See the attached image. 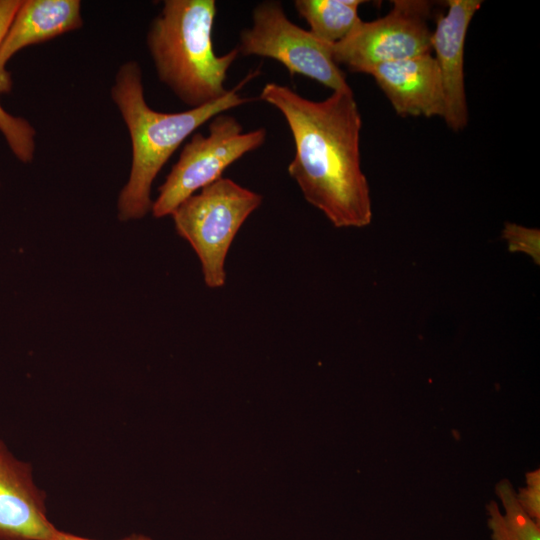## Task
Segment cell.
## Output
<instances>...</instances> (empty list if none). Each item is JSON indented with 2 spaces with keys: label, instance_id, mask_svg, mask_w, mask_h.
Instances as JSON below:
<instances>
[{
  "label": "cell",
  "instance_id": "obj_1",
  "mask_svg": "<svg viewBox=\"0 0 540 540\" xmlns=\"http://www.w3.org/2000/svg\"><path fill=\"white\" fill-rule=\"evenodd\" d=\"M260 99L288 123L295 146L288 173L306 201L337 228L369 225L371 199L360 158L362 119L352 89L314 101L270 82Z\"/></svg>",
  "mask_w": 540,
  "mask_h": 540
},
{
  "label": "cell",
  "instance_id": "obj_2",
  "mask_svg": "<svg viewBox=\"0 0 540 540\" xmlns=\"http://www.w3.org/2000/svg\"><path fill=\"white\" fill-rule=\"evenodd\" d=\"M258 74L259 70L250 72L217 101L183 112L165 113L147 104L139 64L130 60L119 67L110 94L127 127L132 151L129 178L117 201L119 220L141 219L151 211L153 181L172 154L216 115L252 101L239 92Z\"/></svg>",
  "mask_w": 540,
  "mask_h": 540
},
{
  "label": "cell",
  "instance_id": "obj_3",
  "mask_svg": "<svg viewBox=\"0 0 540 540\" xmlns=\"http://www.w3.org/2000/svg\"><path fill=\"white\" fill-rule=\"evenodd\" d=\"M214 0H166L151 22L146 45L159 80L190 109L222 98L237 48L216 55Z\"/></svg>",
  "mask_w": 540,
  "mask_h": 540
},
{
  "label": "cell",
  "instance_id": "obj_4",
  "mask_svg": "<svg viewBox=\"0 0 540 540\" xmlns=\"http://www.w3.org/2000/svg\"><path fill=\"white\" fill-rule=\"evenodd\" d=\"M262 199V195L221 177L187 198L171 214L176 232L196 252L208 287L224 286L228 250Z\"/></svg>",
  "mask_w": 540,
  "mask_h": 540
},
{
  "label": "cell",
  "instance_id": "obj_5",
  "mask_svg": "<svg viewBox=\"0 0 540 540\" xmlns=\"http://www.w3.org/2000/svg\"><path fill=\"white\" fill-rule=\"evenodd\" d=\"M209 133H194L171 168L151 212L156 218L171 215L187 198L221 178L224 170L266 140V130L244 132L231 115L220 113L210 120Z\"/></svg>",
  "mask_w": 540,
  "mask_h": 540
},
{
  "label": "cell",
  "instance_id": "obj_6",
  "mask_svg": "<svg viewBox=\"0 0 540 540\" xmlns=\"http://www.w3.org/2000/svg\"><path fill=\"white\" fill-rule=\"evenodd\" d=\"M237 50L274 59L291 75L306 76L333 92L351 89L333 59L331 45L291 22L278 1H264L254 8L252 25L241 32Z\"/></svg>",
  "mask_w": 540,
  "mask_h": 540
},
{
  "label": "cell",
  "instance_id": "obj_7",
  "mask_svg": "<svg viewBox=\"0 0 540 540\" xmlns=\"http://www.w3.org/2000/svg\"><path fill=\"white\" fill-rule=\"evenodd\" d=\"M432 7L426 0H393L385 16L361 20L342 41L331 45L334 61L367 74L378 65L431 52Z\"/></svg>",
  "mask_w": 540,
  "mask_h": 540
},
{
  "label": "cell",
  "instance_id": "obj_8",
  "mask_svg": "<svg viewBox=\"0 0 540 540\" xmlns=\"http://www.w3.org/2000/svg\"><path fill=\"white\" fill-rule=\"evenodd\" d=\"M56 529L31 464L17 459L0 438V540H50Z\"/></svg>",
  "mask_w": 540,
  "mask_h": 540
},
{
  "label": "cell",
  "instance_id": "obj_9",
  "mask_svg": "<svg viewBox=\"0 0 540 540\" xmlns=\"http://www.w3.org/2000/svg\"><path fill=\"white\" fill-rule=\"evenodd\" d=\"M482 5L480 0H448L446 13L436 20L431 35L441 77L445 112L443 119L454 132L468 123L464 80V48L468 27Z\"/></svg>",
  "mask_w": 540,
  "mask_h": 540
},
{
  "label": "cell",
  "instance_id": "obj_10",
  "mask_svg": "<svg viewBox=\"0 0 540 540\" xmlns=\"http://www.w3.org/2000/svg\"><path fill=\"white\" fill-rule=\"evenodd\" d=\"M367 74L399 116L444 117L441 77L431 52L378 65Z\"/></svg>",
  "mask_w": 540,
  "mask_h": 540
},
{
  "label": "cell",
  "instance_id": "obj_11",
  "mask_svg": "<svg viewBox=\"0 0 540 540\" xmlns=\"http://www.w3.org/2000/svg\"><path fill=\"white\" fill-rule=\"evenodd\" d=\"M82 26L79 0H21L0 43V94L12 90V78L6 66L18 51Z\"/></svg>",
  "mask_w": 540,
  "mask_h": 540
},
{
  "label": "cell",
  "instance_id": "obj_12",
  "mask_svg": "<svg viewBox=\"0 0 540 540\" xmlns=\"http://www.w3.org/2000/svg\"><path fill=\"white\" fill-rule=\"evenodd\" d=\"M361 0H296L294 7L310 32L329 45L342 41L361 21Z\"/></svg>",
  "mask_w": 540,
  "mask_h": 540
},
{
  "label": "cell",
  "instance_id": "obj_13",
  "mask_svg": "<svg viewBox=\"0 0 540 540\" xmlns=\"http://www.w3.org/2000/svg\"><path fill=\"white\" fill-rule=\"evenodd\" d=\"M495 492L505 509L503 515L495 501L486 505L487 525L492 540H540V523L533 520L520 506L516 492L508 479L495 486Z\"/></svg>",
  "mask_w": 540,
  "mask_h": 540
},
{
  "label": "cell",
  "instance_id": "obj_14",
  "mask_svg": "<svg viewBox=\"0 0 540 540\" xmlns=\"http://www.w3.org/2000/svg\"><path fill=\"white\" fill-rule=\"evenodd\" d=\"M21 0H0V43L18 9ZM0 132L13 154L23 163H30L35 154L33 126L24 118L8 113L0 104Z\"/></svg>",
  "mask_w": 540,
  "mask_h": 540
},
{
  "label": "cell",
  "instance_id": "obj_15",
  "mask_svg": "<svg viewBox=\"0 0 540 540\" xmlns=\"http://www.w3.org/2000/svg\"><path fill=\"white\" fill-rule=\"evenodd\" d=\"M503 238L508 243L510 252L528 254L535 263L540 262V231L514 223H505Z\"/></svg>",
  "mask_w": 540,
  "mask_h": 540
},
{
  "label": "cell",
  "instance_id": "obj_16",
  "mask_svg": "<svg viewBox=\"0 0 540 540\" xmlns=\"http://www.w3.org/2000/svg\"><path fill=\"white\" fill-rule=\"evenodd\" d=\"M525 477L526 486L519 488L516 498L523 510L540 523V470L529 471Z\"/></svg>",
  "mask_w": 540,
  "mask_h": 540
},
{
  "label": "cell",
  "instance_id": "obj_17",
  "mask_svg": "<svg viewBox=\"0 0 540 540\" xmlns=\"http://www.w3.org/2000/svg\"><path fill=\"white\" fill-rule=\"evenodd\" d=\"M50 540H96L87 537H82L69 532L56 529ZM118 540H152L150 537L142 534H132Z\"/></svg>",
  "mask_w": 540,
  "mask_h": 540
}]
</instances>
